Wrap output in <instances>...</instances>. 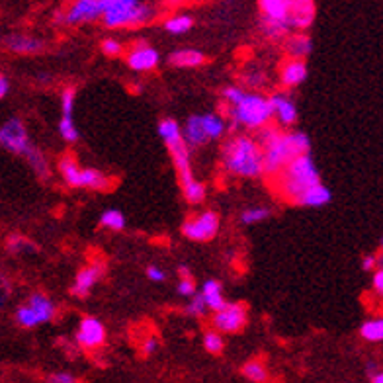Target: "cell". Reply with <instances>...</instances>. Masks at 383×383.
Segmentation results:
<instances>
[{
	"mask_svg": "<svg viewBox=\"0 0 383 383\" xmlns=\"http://www.w3.org/2000/svg\"><path fill=\"white\" fill-rule=\"evenodd\" d=\"M256 143L264 157V177L276 180L298 157L309 154V135L303 131H282L278 127H264L256 135Z\"/></svg>",
	"mask_w": 383,
	"mask_h": 383,
	"instance_id": "cell-1",
	"label": "cell"
},
{
	"mask_svg": "<svg viewBox=\"0 0 383 383\" xmlns=\"http://www.w3.org/2000/svg\"><path fill=\"white\" fill-rule=\"evenodd\" d=\"M159 135H161L164 145L169 149L170 157H172V162H174V169H177L178 174V182H180L186 201L192 204V206L201 204L206 199V186L194 178L190 162V147L186 143L184 131L180 130L177 120L167 117V120H162L159 123Z\"/></svg>",
	"mask_w": 383,
	"mask_h": 383,
	"instance_id": "cell-2",
	"label": "cell"
},
{
	"mask_svg": "<svg viewBox=\"0 0 383 383\" xmlns=\"http://www.w3.org/2000/svg\"><path fill=\"white\" fill-rule=\"evenodd\" d=\"M223 170L237 178L264 177V157L256 139L248 135H235L229 139L221 153Z\"/></svg>",
	"mask_w": 383,
	"mask_h": 383,
	"instance_id": "cell-3",
	"label": "cell"
},
{
	"mask_svg": "<svg viewBox=\"0 0 383 383\" xmlns=\"http://www.w3.org/2000/svg\"><path fill=\"white\" fill-rule=\"evenodd\" d=\"M319 169L311 159V154H303L298 157L295 161L291 162L290 167L276 178V186L280 194L285 199H290L291 204L298 206L299 198L305 194L307 190H311L313 186L321 184L319 180Z\"/></svg>",
	"mask_w": 383,
	"mask_h": 383,
	"instance_id": "cell-4",
	"label": "cell"
},
{
	"mask_svg": "<svg viewBox=\"0 0 383 383\" xmlns=\"http://www.w3.org/2000/svg\"><path fill=\"white\" fill-rule=\"evenodd\" d=\"M231 125L233 127H246V130L262 131L268 127L270 120L274 117L270 100L258 93H246L238 106L227 107Z\"/></svg>",
	"mask_w": 383,
	"mask_h": 383,
	"instance_id": "cell-5",
	"label": "cell"
},
{
	"mask_svg": "<svg viewBox=\"0 0 383 383\" xmlns=\"http://www.w3.org/2000/svg\"><path fill=\"white\" fill-rule=\"evenodd\" d=\"M154 18V10L137 0H110L102 22L106 28H137Z\"/></svg>",
	"mask_w": 383,
	"mask_h": 383,
	"instance_id": "cell-6",
	"label": "cell"
},
{
	"mask_svg": "<svg viewBox=\"0 0 383 383\" xmlns=\"http://www.w3.org/2000/svg\"><path fill=\"white\" fill-rule=\"evenodd\" d=\"M0 145L10 153L23 157V159L31 153L33 145H31L30 135H28V130H26V123L20 117H10L8 122L2 123V127H0Z\"/></svg>",
	"mask_w": 383,
	"mask_h": 383,
	"instance_id": "cell-7",
	"label": "cell"
},
{
	"mask_svg": "<svg viewBox=\"0 0 383 383\" xmlns=\"http://www.w3.org/2000/svg\"><path fill=\"white\" fill-rule=\"evenodd\" d=\"M107 2L110 0H77L73 2L65 12L57 14V20L69 26H80V23H90L104 18Z\"/></svg>",
	"mask_w": 383,
	"mask_h": 383,
	"instance_id": "cell-8",
	"label": "cell"
},
{
	"mask_svg": "<svg viewBox=\"0 0 383 383\" xmlns=\"http://www.w3.org/2000/svg\"><path fill=\"white\" fill-rule=\"evenodd\" d=\"M217 231H219V215L215 211H201V214L186 219L182 225V233L196 243L211 241L217 235Z\"/></svg>",
	"mask_w": 383,
	"mask_h": 383,
	"instance_id": "cell-9",
	"label": "cell"
},
{
	"mask_svg": "<svg viewBox=\"0 0 383 383\" xmlns=\"http://www.w3.org/2000/svg\"><path fill=\"white\" fill-rule=\"evenodd\" d=\"M246 307L243 303H229L223 311L215 313L214 327L219 332H238L241 329H245L246 325Z\"/></svg>",
	"mask_w": 383,
	"mask_h": 383,
	"instance_id": "cell-10",
	"label": "cell"
},
{
	"mask_svg": "<svg viewBox=\"0 0 383 383\" xmlns=\"http://www.w3.org/2000/svg\"><path fill=\"white\" fill-rule=\"evenodd\" d=\"M75 94L77 90L69 86L61 94V122H59V133L67 143H77L78 130L73 122V112H75Z\"/></svg>",
	"mask_w": 383,
	"mask_h": 383,
	"instance_id": "cell-11",
	"label": "cell"
},
{
	"mask_svg": "<svg viewBox=\"0 0 383 383\" xmlns=\"http://www.w3.org/2000/svg\"><path fill=\"white\" fill-rule=\"evenodd\" d=\"M104 340H106V329L102 321L96 317H85L77 330L78 346H83L86 350H94L104 345Z\"/></svg>",
	"mask_w": 383,
	"mask_h": 383,
	"instance_id": "cell-12",
	"label": "cell"
},
{
	"mask_svg": "<svg viewBox=\"0 0 383 383\" xmlns=\"http://www.w3.org/2000/svg\"><path fill=\"white\" fill-rule=\"evenodd\" d=\"M270 107H272V114L282 127H291L293 123L298 122V106L295 102L291 100V96L284 93H276L270 96Z\"/></svg>",
	"mask_w": 383,
	"mask_h": 383,
	"instance_id": "cell-13",
	"label": "cell"
},
{
	"mask_svg": "<svg viewBox=\"0 0 383 383\" xmlns=\"http://www.w3.org/2000/svg\"><path fill=\"white\" fill-rule=\"evenodd\" d=\"M127 65L133 70H139V73L153 70L159 65V51L154 47L143 43V41H137L127 53Z\"/></svg>",
	"mask_w": 383,
	"mask_h": 383,
	"instance_id": "cell-14",
	"label": "cell"
},
{
	"mask_svg": "<svg viewBox=\"0 0 383 383\" xmlns=\"http://www.w3.org/2000/svg\"><path fill=\"white\" fill-rule=\"evenodd\" d=\"M315 16H317V8L315 2L311 0H291V10H290V26L291 30L303 31L313 23Z\"/></svg>",
	"mask_w": 383,
	"mask_h": 383,
	"instance_id": "cell-15",
	"label": "cell"
},
{
	"mask_svg": "<svg viewBox=\"0 0 383 383\" xmlns=\"http://www.w3.org/2000/svg\"><path fill=\"white\" fill-rule=\"evenodd\" d=\"M4 47L16 55H36L43 49V41L28 33H10L4 38Z\"/></svg>",
	"mask_w": 383,
	"mask_h": 383,
	"instance_id": "cell-16",
	"label": "cell"
},
{
	"mask_svg": "<svg viewBox=\"0 0 383 383\" xmlns=\"http://www.w3.org/2000/svg\"><path fill=\"white\" fill-rule=\"evenodd\" d=\"M100 276H102V268H100L98 264H88L85 268L78 270L77 278H75V282H73V295H77V298H85L90 293V290L94 288V284L98 282Z\"/></svg>",
	"mask_w": 383,
	"mask_h": 383,
	"instance_id": "cell-17",
	"label": "cell"
},
{
	"mask_svg": "<svg viewBox=\"0 0 383 383\" xmlns=\"http://www.w3.org/2000/svg\"><path fill=\"white\" fill-rule=\"evenodd\" d=\"M280 78H282V85L285 88H293V86L301 85L307 78L305 61H301V59H288L285 63H282Z\"/></svg>",
	"mask_w": 383,
	"mask_h": 383,
	"instance_id": "cell-18",
	"label": "cell"
},
{
	"mask_svg": "<svg viewBox=\"0 0 383 383\" xmlns=\"http://www.w3.org/2000/svg\"><path fill=\"white\" fill-rule=\"evenodd\" d=\"M262 20H274V22H290L291 0H261Z\"/></svg>",
	"mask_w": 383,
	"mask_h": 383,
	"instance_id": "cell-19",
	"label": "cell"
},
{
	"mask_svg": "<svg viewBox=\"0 0 383 383\" xmlns=\"http://www.w3.org/2000/svg\"><path fill=\"white\" fill-rule=\"evenodd\" d=\"M284 47L288 55H290V59H305L307 55L313 51V41L311 38L303 33V31H298V33H293L290 38L284 41Z\"/></svg>",
	"mask_w": 383,
	"mask_h": 383,
	"instance_id": "cell-20",
	"label": "cell"
},
{
	"mask_svg": "<svg viewBox=\"0 0 383 383\" xmlns=\"http://www.w3.org/2000/svg\"><path fill=\"white\" fill-rule=\"evenodd\" d=\"M182 131H184V139L186 143H188V147H201L209 141L206 130H204L201 114L190 115V117L186 120V125Z\"/></svg>",
	"mask_w": 383,
	"mask_h": 383,
	"instance_id": "cell-21",
	"label": "cell"
},
{
	"mask_svg": "<svg viewBox=\"0 0 383 383\" xmlns=\"http://www.w3.org/2000/svg\"><path fill=\"white\" fill-rule=\"evenodd\" d=\"M170 65L178 69H196L206 63V55L198 49H178L174 53H170Z\"/></svg>",
	"mask_w": 383,
	"mask_h": 383,
	"instance_id": "cell-22",
	"label": "cell"
},
{
	"mask_svg": "<svg viewBox=\"0 0 383 383\" xmlns=\"http://www.w3.org/2000/svg\"><path fill=\"white\" fill-rule=\"evenodd\" d=\"M83 167L78 164L77 159L73 154H63L59 159V172H61L63 180L73 188L80 186V178H83Z\"/></svg>",
	"mask_w": 383,
	"mask_h": 383,
	"instance_id": "cell-23",
	"label": "cell"
},
{
	"mask_svg": "<svg viewBox=\"0 0 383 383\" xmlns=\"http://www.w3.org/2000/svg\"><path fill=\"white\" fill-rule=\"evenodd\" d=\"M201 295L206 299L209 311H215V313H219V311H223L225 307L229 305V303L225 301V298H223L221 284H219L217 280H207L204 288H201Z\"/></svg>",
	"mask_w": 383,
	"mask_h": 383,
	"instance_id": "cell-24",
	"label": "cell"
},
{
	"mask_svg": "<svg viewBox=\"0 0 383 383\" xmlns=\"http://www.w3.org/2000/svg\"><path fill=\"white\" fill-rule=\"evenodd\" d=\"M28 305L33 309V313L38 315L39 325H41V322L51 321L55 317V303L47 298L46 293H41V291L31 293L30 299H28Z\"/></svg>",
	"mask_w": 383,
	"mask_h": 383,
	"instance_id": "cell-25",
	"label": "cell"
},
{
	"mask_svg": "<svg viewBox=\"0 0 383 383\" xmlns=\"http://www.w3.org/2000/svg\"><path fill=\"white\" fill-rule=\"evenodd\" d=\"M332 198V194L325 184H317L313 186L311 190H307L301 198H299L298 206L303 207H322L327 206Z\"/></svg>",
	"mask_w": 383,
	"mask_h": 383,
	"instance_id": "cell-26",
	"label": "cell"
},
{
	"mask_svg": "<svg viewBox=\"0 0 383 383\" xmlns=\"http://www.w3.org/2000/svg\"><path fill=\"white\" fill-rule=\"evenodd\" d=\"M78 188H88V190H107L112 188V178H107L104 172L96 169H85L83 170V178H80V186Z\"/></svg>",
	"mask_w": 383,
	"mask_h": 383,
	"instance_id": "cell-27",
	"label": "cell"
},
{
	"mask_svg": "<svg viewBox=\"0 0 383 383\" xmlns=\"http://www.w3.org/2000/svg\"><path fill=\"white\" fill-rule=\"evenodd\" d=\"M201 122H204V130H206L209 141H211V139L223 137L225 131H227V122H225L219 114H215V112L201 114Z\"/></svg>",
	"mask_w": 383,
	"mask_h": 383,
	"instance_id": "cell-28",
	"label": "cell"
},
{
	"mask_svg": "<svg viewBox=\"0 0 383 383\" xmlns=\"http://www.w3.org/2000/svg\"><path fill=\"white\" fill-rule=\"evenodd\" d=\"M261 28H262V33H264L268 39H274V41H282V39L290 38V31H291L290 22L262 20Z\"/></svg>",
	"mask_w": 383,
	"mask_h": 383,
	"instance_id": "cell-29",
	"label": "cell"
},
{
	"mask_svg": "<svg viewBox=\"0 0 383 383\" xmlns=\"http://www.w3.org/2000/svg\"><path fill=\"white\" fill-rule=\"evenodd\" d=\"M192 26H194V20L188 14H174L164 20V30L170 31V33H177V36L190 31Z\"/></svg>",
	"mask_w": 383,
	"mask_h": 383,
	"instance_id": "cell-30",
	"label": "cell"
},
{
	"mask_svg": "<svg viewBox=\"0 0 383 383\" xmlns=\"http://www.w3.org/2000/svg\"><path fill=\"white\" fill-rule=\"evenodd\" d=\"M243 376L254 383L268 382V369L261 360H251L243 366Z\"/></svg>",
	"mask_w": 383,
	"mask_h": 383,
	"instance_id": "cell-31",
	"label": "cell"
},
{
	"mask_svg": "<svg viewBox=\"0 0 383 383\" xmlns=\"http://www.w3.org/2000/svg\"><path fill=\"white\" fill-rule=\"evenodd\" d=\"M100 225L104 227V229L110 231H122L125 227V217L120 209H114V207H110L106 209L104 214L100 215Z\"/></svg>",
	"mask_w": 383,
	"mask_h": 383,
	"instance_id": "cell-32",
	"label": "cell"
},
{
	"mask_svg": "<svg viewBox=\"0 0 383 383\" xmlns=\"http://www.w3.org/2000/svg\"><path fill=\"white\" fill-rule=\"evenodd\" d=\"M360 335L368 342H382L383 340V317L382 319H372L366 321L360 327Z\"/></svg>",
	"mask_w": 383,
	"mask_h": 383,
	"instance_id": "cell-33",
	"label": "cell"
},
{
	"mask_svg": "<svg viewBox=\"0 0 383 383\" xmlns=\"http://www.w3.org/2000/svg\"><path fill=\"white\" fill-rule=\"evenodd\" d=\"M178 274H180L177 288L178 295H182V298H194V295H196V282H194L188 266H180V268H178Z\"/></svg>",
	"mask_w": 383,
	"mask_h": 383,
	"instance_id": "cell-34",
	"label": "cell"
},
{
	"mask_svg": "<svg viewBox=\"0 0 383 383\" xmlns=\"http://www.w3.org/2000/svg\"><path fill=\"white\" fill-rule=\"evenodd\" d=\"M223 346H225V340H223L219 330H206V335H204V348H206L207 352L221 354Z\"/></svg>",
	"mask_w": 383,
	"mask_h": 383,
	"instance_id": "cell-35",
	"label": "cell"
},
{
	"mask_svg": "<svg viewBox=\"0 0 383 383\" xmlns=\"http://www.w3.org/2000/svg\"><path fill=\"white\" fill-rule=\"evenodd\" d=\"M16 321L20 327L23 329H33V327H38L39 319L38 315L33 313V309L30 305H22L18 307V311H16Z\"/></svg>",
	"mask_w": 383,
	"mask_h": 383,
	"instance_id": "cell-36",
	"label": "cell"
},
{
	"mask_svg": "<svg viewBox=\"0 0 383 383\" xmlns=\"http://www.w3.org/2000/svg\"><path fill=\"white\" fill-rule=\"evenodd\" d=\"M268 207H248V209H245L243 215H241V221L245 223V225H254V223H261L264 221V219H268Z\"/></svg>",
	"mask_w": 383,
	"mask_h": 383,
	"instance_id": "cell-37",
	"label": "cell"
},
{
	"mask_svg": "<svg viewBox=\"0 0 383 383\" xmlns=\"http://www.w3.org/2000/svg\"><path fill=\"white\" fill-rule=\"evenodd\" d=\"M245 96H246V90H243L241 86H227V88L223 90V100H225L227 107L238 106Z\"/></svg>",
	"mask_w": 383,
	"mask_h": 383,
	"instance_id": "cell-38",
	"label": "cell"
},
{
	"mask_svg": "<svg viewBox=\"0 0 383 383\" xmlns=\"http://www.w3.org/2000/svg\"><path fill=\"white\" fill-rule=\"evenodd\" d=\"M207 309H209V307H207L204 295H201V293H196V295L192 298L190 303H188V307H186V313L194 315V317H204V315L207 313Z\"/></svg>",
	"mask_w": 383,
	"mask_h": 383,
	"instance_id": "cell-39",
	"label": "cell"
},
{
	"mask_svg": "<svg viewBox=\"0 0 383 383\" xmlns=\"http://www.w3.org/2000/svg\"><path fill=\"white\" fill-rule=\"evenodd\" d=\"M6 246H8V251L10 253H23L26 248H33L31 246V243L28 241L26 237H22V235H10L6 241Z\"/></svg>",
	"mask_w": 383,
	"mask_h": 383,
	"instance_id": "cell-40",
	"label": "cell"
},
{
	"mask_svg": "<svg viewBox=\"0 0 383 383\" xmlns=\"http://www.w3.org/2000/svg\"><path fill=\"white\" fill-rule=\"evenodd\" d=\"M100 47H102V53L107 55V57H117V55H122L123 47L120 41H115V39H104L102 43H100Z\"/></svg>",
	"mask_w": 383,
	"mask_h": 383,
	"instance_id": "cell-41",
	"label": "cell"
},
{
	"mask_svg": "<svg viewBox=\"0 0 383 383\" xmlns=\"http://www.w3.org/2000/svg\"><path fill=\"white\" fill-rule=\"evenodd\" d=\"M47 383H77V379L69 372H55L47 377Z\"/></svg>",
	"mask_w": 383,
	"mask_h": 383,
	"instance_id": "cell-42",
	"label": "cell"
},
{
	"mask_svg": "<svg viewBox=\"0 0 383 383\" xmlns=\"http://www.w3.org/2000/svg\"><path fill=\"white\" fill-rule=\"evenodd\" d=\"M145 274H147V278L151 280V282H164V280H167L164 270L159 268V266H147Z\"/></svg>",
	"mask_w": 383,
	"mask_h": 383,
	"instance_id": "cell-43",
	"label": "cell"
},
{
	"mask_svg": "<svg viewBox=\"0 0 383 383\" xmlns=\"http://www.w3.org/2000/svg\"><path fill=\"white\" fill-rule=\"evenodd\" d=\"M372 290L377 298L383 299V270H376L374 278H372Z\"/></svg>",
	"mask_w": 383,
	"mask_h": 383,
	"instance_id": "cell-44",
	"label": "cell"
},
{
	"mask_svg": "<svg viewBox=\"0 0 383 383\" xmlns=\"http://www.w3.org/2000/svg\"><path fill=\"white\" fill-rule=\"evenodd\" d=\"M362 270H366V272H374V270H377L376 254H366V256L362 258Z\"/></svg>",
	"mask_w": 383,
	"mask_h": 383,
	"instance_id": "cell-45",
	"label": "cell"
},
{
	"mask_svg": "<svg viewBox=\"0 0 383 383\" xmlns=\"http://www.w3.org/2000/svg\"><path fill=\"white\" fill-rule=\"evenodd\" d=\"M157 348H159V340L154 337H149L145 342H143V352L145 354H154L157 352Z\"/></svg>",
	"mask_w": 383,
	"mask_h": 383,
	"instance_id": "cell-46",
	"label": "cell"
},
{
	"mask_svg": "<svg viewBox=\"0 0 383 383\" xmlns=\"http://www.w3.org/2000/svg\"><path fill=\"white\" fill-rule=\"evenodd\" d=\"M8 93H10V80L6 75H0V98H4Z\"/></svg>",
	"mask_w": 383,
	"mask_h": 383,
	"instance_id": "cell-47",
	"label": "cell"
},
{
	"mask_svg": "<svg viewBox=\"0 0 383 383\" xmlns=\"http://www.w3.org/2000/svg\"><path fill=\"white\" fill-rule=\"evenodd\" d=\"M372 383H383V372H377L376 376H372Z\"/></svg>",
	"mask_w": 383,
	"mask_h": 383,
	"instance_id": "cell-48",
	"label": "cell"
},
{
	"mask_svg": "<svg viewBox=\"0 0 383 383\" xmlns=\"http://www.w3.org/2000/svg\"><path fill=\"white\" fill-rule=\"evenodd\" d=\"M377 270H383V254L377 256Z\"/></svg>",
	"mask_w": 383,
	"mask_h": 383,
	"instance_id": "cell-49",
	"label": "cell"
},
{
	"mask_svg": "<svg viewBox=\"0 0 383 383\" xmlns=\"http://www.w3.org/2000/svg\"><path fill=\"white\" fill-rule=\"evenodd\" d=\"M382 246H383V241H382Z\"/></svg>",
	"mask_w": 383,
	"mask_h": 383,
	"instance_id": "cell-50",
	"label": "cell"
}]
</instances>
